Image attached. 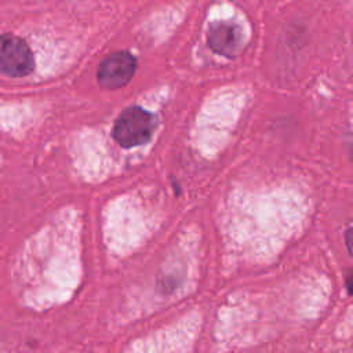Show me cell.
I'll use <instances>...</instances> for the list:
<instances>
[{"instance_id": "obj_1", "label": "cell", "mask_w": 353, "mask_h": 353, "mask_svg": "<svg viewBox=\"0 0 353 353\" xmlns=\"http://www.w3.org/2000/svg\"><path fill=\"white\" fill-rule=\"evenodd\" d=\"M156 127L154 116L141 106H130L114 121L113 138L123 148L146 143Z\"/></svg>"}, {"instance_id": "obj_2", "label": "cell", "mask_w": 353, "mask_h": 353, "mask_svg": "<svg viewBox=\"0 0 353 353\" xmlns=\"http://www.w3.org/2000/svg\"><path fill=\"white\" fill-rule=\"evenodd\" d=\"M0 68L11 77L28 76L34 68V59L29 46L19 37L4 33L0 41Z\"/></svg>"}, {"instance_id": "obj_3", "label": "cell", "mask_w": 353, "mask_h": 353, "mask_svg": "<svg viewBox=\"0 0 353 353\" xmlns=\"http://www.w3.org/2000/svg\"><path fill=\"white\" fill-rule=\"evenodd\" d=\"M137 69V58L128 51H117L108 55L98 68V83L103 88L124 87L134 76Z\"/></svg>"}, {"instance_id": "obj_4", "label": "cell", "mask_w": 353, "mask_h": 353, "mask_svg": "<svg viewBox=\"0 0 353 353\" xmlns=\"http://www.w3.org/2000/svg\"><path fill=\"white\" fill-rule=\"evenodd\" d=\"M207 41L214 52L232 58L241 47L243 33L237 25L232 22L218 21L211 23V26L208 28Z\"/></svg>"}, {"instance_id": "obj_5", "label": "cell", "mask_w": 353, "mask_h": 353, "mask_svg": "<svg viewBox=\"0 0 353 353\" xmlns=\"http://www.w3.org/2000/svg\"><path fill=\"white\" fill-rule=\"evenodd\" d=\"M345 241H346V247H347L350 255L353 256V226L345 233Z\"/></svg>"}, {"instance_id": "obj_6", "label": "cell", "mask_w": 353, "mask_h": 353, "mask_svg": "<svg viewBox=\"0 0 353 353\" xmlns=\"http://www.w3.org/2000/svg\"><path fill=\"white\" fill-rule=\"evenodd\" d=\"M345 284H346V290L349 292V295L353 296V272L349 270L345 276Z\"/></svg>"}]
</instances>
